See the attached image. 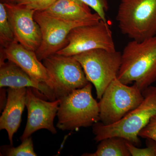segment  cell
Wrapping results in <instances>:
<instances>
[{"label": "cell", "mask_w": 156, "mask_h": 156, "mask_svg": "<svg viewBox=\"0 0 156 156\" xmlns=\"http://www.w3.org/2000/svg\"><path fill=\"white\" fill-rule=\"evenodd\" d=\"M117 79L134 83L143 92L156 81V36L141 42H128L122 53Z\"/></svg>", "instance_id": "obj_1"}, {"label": "cell", "mask_w": 156, "mask_h": 156, "mask_svg": "<svg viewBox=\"0 0 156 156\" xmlns=\"http://www.w3.org/2000/svg\"><path fill=\"white\" fill-rule=\"evenodd\" d=\"M142 93L144 98L140 104L118 122L109 125L98 122L93 125L95 141L119 136L136 146L140 145L139 132L156 115V87L151 86Z\"/></svg>", "instance_id": "obj_2"}, {"label": "cell", "mask_w": 156, "mask_h": 156, "mask_svg": "<svg viewBox=\"0 0 156 156\" xmlns=\"http://www.w3.org/2000/svg\"><path fill=\"white\" fill-rule=\"evenodd\" d=\"M92 84L74 90L59 99L56 127L74 131L93 126L100 121L99 103L92 95Z\"/></svg>", "instance_id": "obj_3"}, {"label": "cell", "mask_w": 156, "mask_h": 156, "mask_svg": "<svg viewBox=\"0 0 156 156\" xmlns=\"http://www.w3.org/2000/svg\"><path fill=\"white\" fill-rule=\"evenodd\" d=\"M121 32L141 42L156 36V0H122L116 17Z\"/></svg>", "instance_id": "obj_4"}, {"label": "cell", "mask_w": 156, "mask_h": 156, "mask_svg": "<svg viewBox=\"0 0 156 156\" xmlns=\"http://www.w3.org/2000/svg\"><path fill=\"white\" fill-rule=\"evenodd\" d=\"M73 56L80 63L88 80L94 85L97 98L100 100L107 87L117 78L122 53L97 49Z\"/></svg>", "instance_id": "obj_5"}, {"label": "cell", "mask_w": 156, "mask_h": 156, "mask_svg": "<svg viewBox=\"0 0 156 156\" xmlns=\"http://www.w3.org/2000/svg\"><path fill=\"white\" fill-rule=\"evenodd\" d=\"M144 98L142 92L135 84L129 86L116 78L98 102L101 122L109 125L118 122L139 105Z\"/></svg>", "instance_id": "obj_6"}, {"label": "cell", "mask_w": 156, "mask_h": 156, "mask_svg": "<svg viewBox=\"0 0 156 156\" xmlns=\"http://www.w3.org/2000/svg\"><path fill=\"white\" fill-rule=\"evenodd\" d=\"M43 63L51 79L55 100L90 83L80 63L73 56L56 53L43 59Z\"/></svg>", "instance_id": "obj_7"}, {"label": "cell", "mask_w": 156, "mask_h": 156, "mask_svg": "<svg viewBox=\"0 0 156 156\" xmlns=\"http://www.w3.org/2000/svg\"><path fill=\"white\" fill-rule=\"evenodd\" d=\"M34 18L39 24L41 32V43L35 52L40 61L56 54L65 48L68 44L69 34L73 29L96 23L66 20L45 11H36Z\"/></svg>", "instance_id": "obj_8"}, {"label": "cell", "mask_w": 156, "mask_h": 156, "mask_svg": "<svg viewBox=\"0 0 156 156\" xmlns=\"http://www.w3.org/2000/svg\"><path fill=\"white\" fill-rule=\"evenodd\" d=\"M68 44L57 54L74 56L89 50L102 49L115 51L111 30L102 20L96 23L77 27L68 36Z\"/></svg>", "instance_id": "obj_9"}, {"label": "cell", "mask_w": 156, "mask_h": 156, "mask_svg": "<svg viewBox=\"0 0 156 156\" xmlns=\"http://www.w3.org/2000/svg\"><path fill=\"white\" fill-rule=\"evenodd\" d=\"M4 4L17 42L36 52L42 41L41 29L34 18L36 11L16 3Z\"/></svg>", "instance_id": "obj_10"}, {"label": "cell", "mask_w": 156, "mask_h": 156, "mask_svg": "<svg viewBox=\"0 0 156 156\" xmlns=\"http://www.w3.org/2000/svg\"><path fill=\"white\" fill-rule=\"evenodd\" d=\"M31 89L27 88L26 107L28 116L25 129L20 137L21 141L41 129H46L53 134L57 133L54 120L57 115L60 100H43L35 95Z\"/></svg>", "instance_id": "obj_11"}, {"label": "cell", "mask_w": 156, "mask_h": 156, "mask_svg": "<svg viewBox=\"0 0 156 156\" xmlns=\"http://www.w3.org/2000/svg\"><path fill=\"white\" fill-rule=\"evenodd\" d=\"M0 48V62L6 60L13 62L34 80L47 84L52 89V82L48 71L35 51L27 49L18 42Z\"/></svg>", "instance_id": "obj_12"}, {"label": "cell", "mask_w": 156, "mask_h": 156, "mask_svg": "<svg viewBox=\"0 0 156 156\" xmlns=\"http://www.w3.org/2000/svg\"><path fill=\"white\" fill-rule=\"evenodd\" d=\"M31 88L40 91L50 101L56 100L52 89L47 84L39 83L33 79L13 62H0V87Z\"/></svg>", "instance_id": "obj_13"}, {"label": "cell", "mask_w": 156, "mask_h": 156, "mask_svg": "<svg viewBox=\"0 0 156 156\" xmlns=\"http://www.w3.org/2000/svg\"><path fill=\"white\" fill-rule=\"evenodd\" d=\"M27 88H9L7 101L0 117V129L7 131L10 144L13 145V136L21 122L23 112L26 106Z\"/></svg>", "instance_id": "obj_14"}, {"label": "cell", "mask_w": 156, "mask_h": 156, "mask_svg": "<svg viewBox=\"0 0 156 156\" xmlns=\"http://www.w3.org/2000/svg\"><path fill=\"white\" fill-rule=\"evenodd\" d=\"M44 11L71 21L97 23L101 20L97 13H92L90 7L81 0H58Z\"/></svg>", "instance_id": "obj_15"}, {"label": "cell", "mask_w": 156, "mask_h": 156, "mask_svg": "<svg viewBox=\"0 0 156 156\" xmlns=\"http://www.w3.org/2000/svg\"><path fill=\"white\" fill-rule=\"evenodd\" d=\"M126 140L119 136L105 138L100 141L96 151L83 154V156H131L127 146Z\"/></svg>", "instance_id": "obj_16"}, {"label": "cell", "mask_w": 156, "mask_h": 156, "mask_svg": "<svg viewBox=\"0 0 156 156\" xmlns=\"http://www.w3.org/2000/svg\"><path fill=\"white\" fill-rule=\"evenodd\" d=\"M17 42L4 3H0V44L2 48Z\"/></svg>", "instance_id": "obj_17"}, {"label": "cell", "mask_w": 156, "mask_h": 156, "mask_svg": "<svg viewBox=\"0 0 156 156\" xmlns=\"http://www.w3.org/2000/svg\"><path fill=\"white\" fill-rule=\"evenodd\" d=\"M1 155L5 156H36L34 151L32 137L22 140V143L17 147L13 145H3L1 147Z\"/></svg>", "instance_id": "obj_18"}, {"label": "cell", "mask_w": 156, "mask_h": 156, "mask_svg": "<svg viewBox=\"0 0 156 156\" xmlns=\"http://www.w3.org/2000/svg\"><path fill=\"white\" fill-rule=\"evenodd\" d=\"M150 140L147 147L144 148L136 147V146L128 140H126V146L132 156H156V142L151 139Z\"/></svg>", "instance_id": "obj_19"}, {"label": "cell", "mask_w": 156, "mask_h": 156, "mask_svg": "<svg viewBox=\"0 0 156 156\" xmlns=\"http://www.w3.org/2000/svg\"><path fill=\"white\" fill-rule=\"evenodd\" d=\"M58 0H19L18 5L36 11H44Z\"/></svg>", "instance_id": "obj_20"}, {"label": "cell", "mask_w": 156, "mask_h": 156, "mask_svg": "<svg viewBox=\"0 0 156 156\" xmlns=\"http://www.w3.org/2000/svg\"><path fill=\"white\" fill-rule=\"evenodd\" d=\"M93 9L100 16L101 19L107 22L106 12L108 9L107 0H81Z\"/></svg>", "instance_id": "obj_21"}, {"label": "cell", "mask_w": 156, "mask_h": 156, "mask_svg": "<svg viewBox=\"0 0 156 156\" xmlns=\"http://www.w3.org/2000/svg\"><path fill=\"white\" fill-rule=\"evenodd\" d=\"M138 136L156 142V115L152 117L147 125L139 132Z\"/></svg>", "instance_id": "obj_22"}, {"label": "cell", "mask_w": 156, "mask_h": 156, "mask_svg": "<svg viewBox=\"0 0 156 156\" xmlns=\"http://www.w3.org/2000/svg\"><path fill=\"white\" fill-rule=\"evenodd\" d=\"M19 0H1V2L3 3H16Z\"/></svg>", "instance_id": "obj_23"}]
</instances>
